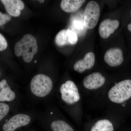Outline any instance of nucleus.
<instances>
[{
	"label": "nucleus",
	"instance_id": "f3484780",
	"mask_svg": "<svg viewBox=\"0 0 131 131\" xmlns=\"http://www.w3.org/2000/svg\"><path fill=\"white\" fill-rule=\"evenodd\" d=\"M9 110L8 105L5 103H0V121L7 115Z\"/></svg>",
	"mask_w": 131,
	"mask_h": 131
},
{
	"label": "nucleus",
	"instance_id": "f03ea898",
	"mask_svg": "<svg viewBox=\"0 0 131 131\" xmlns=\"http://www.w3.org/2000/svg\"><path fill=\"white\" fill-rule=\"evenodd\" d=\"M53 83L50 78L46 75L38 74L31 80L30 90L32 93L38 97H45L51 92Z\"/></svg>",
	"mask_w": 131,
	"mask_h": 131
},
{
	"label": "nucleus",
	"instance_id": "7ed1b4c3",
	"mask_svg": "<svg viewBox=\"0 0 131 131\" xmlns=\"http://www.w3.org/2000/svg\"><path fill=\"white\" fill-rule=\"evenodd\" d=\"M111 101L117 103H123L131 97V80L119 82L113 86L108 93Z\"/></svg>",
	"mask_w": 131,
	"mask_h": 131
},
{
	"label": "nucleus",
	"instance_id": "9b49d317",
	"mask_svg": "<svg viewBox=\"0 0 131 131\" xmlns=\"http://www.w3.org/2000/svg\"><path fill=\"white\" fill-rule=\"evenodd\" d=\"M7 14L11 16L18 17L21 14L20 11L25 7V4L21 0H2Z\"/></svg>",
	"mask_w": 131,
	"mask_h": 131
},
{
	"label": "nucleus",
	"instance_id": "aec40b11",
	"mask_svg": "<svg viewBox=\"0 0 131 131\" xmlns=\"http://www.w3.org/2000/svg\"><path fill=\"white\" fill-rule=\"evenodd\" d=\"M127 29L129 30V31L131 32V23L129 24L127 26Z\"/></svg>",
	"mask_w": 131,
	"mask_h": 131
},
{
	"label": "nucleus",
	"instance_id": "4be33fe9",
	"mask_svg": "<svg viewBox=\"0 0 131 131\" xmlns=\"http://www.w3.org/2000/svg\"></svg>",
	"mask_w": 131,
	"mask_h": 131
},
{
	"label": "nucleus",
	"instance_id": "0eeeda50",
	"mask_svg": "<svg viewBox=\"0 0 131 131\" xmlns=\"http://www.w3.org/2000/svg\"><path fill=\"white\" fill-rule=\"evenodd\" d=\"M78 37L77 34L74 31L69 29H64L57 34L55 38V42L60 47L74 45L77 43Z\"/></svg>",
	"mask_w": 131,
	"mask_h": 131
},
{
	"label": "nucleus",
	"instance_id": "20e7f679",
	"mask_svg": "<svg viewBox=\"0 0 131 131\" xmlns=\"http://www.w3.org/2000/svg\"><path fill=\"white\" fill-rule=\"evenodd\" d=\"M100 15V7L98 3L91 1L87 4L83 14V23L88 29L94 28L98 24Z\"/></svg>",
	"mask_w": 131,
	"mask_h": 131
},
{
	"label": "nucleus",
	"instance_id": "a211bd4d",
	"mask_svg": "<svg viewBox=\"0 0 131 131\" xmlns=\"http://www.w3.org/2000/svg\"><path fill=\"white\" fill-rule=\"evenodd\" d=\"M12 17L8 14H3L0 12V26L5 25L9 21Z\"/></svg>",
	"mask_w": 131,
	"mask_h": 131
},
{
	"label": "nucleus",
	"instance_id": "dca6fc26",
	"mask_svg": "<svg viewBox=\"0 0 131 131\" xmlns=\"http://www.w3.org/2000/svg\"><path fill=\"white\" fill-rule=\"evenodd\" d=\"M53 131H75L68 123L62 120L54 121L51 124Z\"/></svg>",
	"mask_w": 131,
	"mask_h": 131
},
{
	"label": "nucleus",
	"instance_id": "1a4fd4ad",
	"mask_svg": "<svg viewBox=\"0 0 131 131\" xmlns=\"http://www.w3.org/2000/svg\"><path fill=\"white\" fill-rule=\"evenodd\" d=\"M105 82V78L99 72L91 73L83 80L84 88L89 90L96 89L103 86Z\"/></svg>",
	"mask_w": 131,
	"mask_h": 131
},
{
	"label": "nucleus",
	"instance_id": "f257e3e1",
	"mask_svg": "<svg viewBox=\"0 0 131 131\" xmlns=\"http://www.w3.org/2000/svg\"><path fill=\"white\" fill-rule=\"evenodd\" d=\"M37 42L35 38L30 34L24 35L15 44V54L18 57H23L27 63L30 62L38 51Z\"/></svg>",
	"mask_w": 131,
	"mask_h": 131
},
{
	"label": "nucleus",
	"instance_id": "39448f33",
	"mask_svg": "<svg viewBox=\"0 0 131 131\" xmlns=\"http://www.w3.org/2000/svg\"><path fill=\"white\" fill-rule=\"evenodd\" d=\"M61 98L67 104L72 105L80 100V96L77 87L74 82L67 81L60 88Z\"/></svg>",
	"mask_w": 131,
	"mask_h": 131
},
{
	"label": "nucleus",
	"instance_id": "423d86ee",
	"mask_svg": "<svg viewBox=\"0 0 131 131\" xmlns=\"http://www.w3.org/2000/svg\"><path fill=\"white\" fill-rule=\"evenodd\" d=\"M31 121L30 117L28 115L18 114L12 117L5 123L3 129L4 131H14L19 127L27 125Z\"/></svg>",
	"mask_w": 131,
	"mask_h": 131
},
{
	"label": "nucleus",
	"instance_id": "6e6552de",
	"mask_svg": "<svg viewBox=\"0 0 131 131\" xmlns=\"http://www.w3.org/2000/svg\"><path fill=\"white\" fill-rule=\"evenodd\" d=\"M104 60L111 67H117L121 65L124 61L123 51L120 48H111L105 53Z\"/></svg>",
	"mask_w": 131,
	"mask_h": 131
},
{
	"label": "nucleus",
	"instance_id": "4468645a",
	"mask_svg": "<svg viewBox=\"0 0 131 131\" xmlns=\"http://www.w3.org/2000/svg\"><path fill=\"white\" fill-rule=\"evenodd\" d=\"M86 2L84 0H62L61 7L64 12L68 13H74L78 10Z\"/></svg>",
	"mask_w": 131,
	"mask_h": 131
},
{
	"label": "nucleus",
	"instance_id": "412c9836",
	"mask_svg": "<svg viewBox=\"0 0 131 131\" xmlns=\"http://www.w3.org/2000/svg\"><path fill=\"white\" fill-rule=\"evenodd\" d=\"M39 1V3H42L44 2V1H43V0H42V1Z\"/></svg>",
	"mask_w": 131,
	"mask_h": 131
},
{
	"label": "nucleus",
	"instance_id": "2eb2a0df",
	"mask_svg": "<svg viewBox=\"0 0 131 131\" xmlns=\"http://www.w3.org/2000/svg\"><path fill=\"white\" fill-rule=\"evenodd\" d=\"M90 131H114L113 126L110 121L101 119L95 123Z\"/></svg>",
	"mask_w": 131,
	"mask_h": 131
},
{
	"label": "nucleus",
	"instance_id": "f8f14e48",
	"mask_svg": "<svg viewBox=\"0 0 131 131\" xmlns=\"http://www.w3.org/2000/svg\"><path fill=\"white\" fill-rule=\"evenodd\" d=\"M95 62V54L92 52H88L82 59L76 62L74 66V69L79 73H82L86 70H89L93 68Z\"/></svg>",
	"mask_w": 131,
	"mask_h": 131
},
{
	"label": "nucleus",
	"instance_id": "9d476101",
	"mask_svg": "<svg viewBox=\"0 0 131 131\" xmlns=\"http://www.w3.org/2000/svg\"><path fill=\"white\" fill-rule=\"evenodd\" d=\"M119 25V21L117 20H104L99 26V34L103 39L107 38L118 28Z\"/></svg>",
	"mask_w": 131,
	"mask_h": 131
},
{
	"label": "nucleus",
	"instance_id": "ddd939ff",
	"mask_svg": "<svg viewBox=\"0 0 131 131\" xmlns=\"http://www.w3.org/2000/svg\"><path fill=\"white\" fill-rule=\"evenodd\" d=\"M16 95L4 79L0 81V102L12 101L15 100Z\"/></svg>",
	"mask_w": 131,
	"mask_h": 131
},
{
	"label": "nucleus",
	"instance_id": "6ab92c4d",
	"mask_svg": "<svg viewBox=\"0 0 131 131\" xmlns=\"http://www.w3.org/2000/svg\"><path fill=\"white\" fill-rule=\"evenodd\" d=\"M7 43L3 35L0 33V51L5 50L7 47Z\"/></svg>",
	"mask_w": 131,
	"mask_h": 131
}]
</instances>
